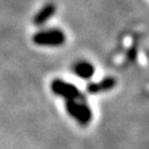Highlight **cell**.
<instances>
[{"instance_id": "8992f818", "label": "cell", "mask_w": 149, "mask_h": 149, "mask_svg": "<svg viewBox=\"0 0 149 149\" xmlns=\"http://www.w3.org/2000/svg\"><path fill=\"white\" fill-rule=\"evenodd\" d=\"M55 10H56V8H55L54 4H47V5H45L39 13L36 14V16L34 17L35 25H37V26L44 25L45 22L55 14Z\"/></svg>"}, {"instance_id": "5b68a950", "label": "cell", "mask_w": 149, "mask_h": 149, "mask_svg": "<svg viewBox=\"0 0 149 149\" xmlns=\"http://www.w3.org/2000/svg\"><path fill=\"white\" fill-rule=\"evenodd\" d=\"M72 71L74 72V74L81 78H91L95 73V67L93 65L87 62V61H78L73 65Z\"/></svg>"}, {"instance_id": "7a4b0ae2", "label": "cell", "mask_w": 149, "mask_h": 149, "mask_svg": "<svg viewBox=\"0 0 149 149\" xmlns=\"http://www.w3.org/2000/svg\"><path fill=\"white\" fill-rule=\"evenodd\" d=\"M51 91H52L56 96L62 97L66 101H85V97L82 93L77 90V87L72 85V83L65 82L62 80L56 78L51 82Z\"/></svg>"}, {"instance_id": "277c9868", "label": "cell", "mask_w": 149, "mask_h": 149, "mask_svg": "<svg viewBox=\"0 0 149 149\" xmlns=\"http://www.w3.org/2000/svg\"><path fill=\"white\" fill-rule=\"evenodd\" d=\"M116 85H117V81H116L114 77H106L101 82L90 83V85L87 86V92L92 93V95L107 92V91H111L113 87H116Z\"/></svg>"}, {"instance_id": "3957f363", "label": "cell", "mask_w": 149, "mask_h": 149, "mask_svg": "<svg viewBox=\"0 0 149 149\" xmlns=\"http://www.w3.org/2000/svg\"><path fill=\"white\" fill-rule=\"evenodd\" d=\"M32 41L39 46H61L66 41V36L58 29H51L36 32Z\"/></svg>"}, {"instance_id": "6da1fadb", "label": "cell", "mask_w": 149, "mask_h": 149, "mask_svg": "<svg viewBox=\"0 0 149 149\" xmlns=\"http://www.w3.org/2000/svg\"><path fill=\"white\" fill-rule=\"evenodd\" d=\"M67 113L76 119L81 125H87L92 120V111L83 101H66L65 103Z\"/></svg>"}]
</instances>
